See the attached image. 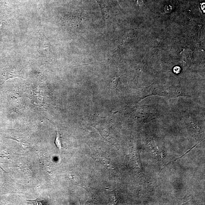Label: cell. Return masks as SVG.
I'll use <instances>...</instances> for the list:
<instances>
[{
    "mask_svg": "<svg viewBox=\"0 0 205 205\" xmlns=\"http://www.w3.org/2000/svg\"><path fill=\"white\" fill-rule=\"evenodd\" d=\"M172 7L169 5H166L165 8H164V10L166 13H170L172 11Z\"/></svg>",
    "mask_w": 205,
    "mask_h": 205,
    "instance_id": "5b68a950",
    "label": "cell"
},
{
    "mask_svg": "<svg viewBox=\"0 0 205 205\" xmlns=\"http://www.w3.org/2000/svg\"><path fill=\"white\" fill-rule=\"evenodd\" d=\"M180 70H181V69H180V67H174V72L176 73V74L179 73L180 72Z\"/></svg>",
    "mask_w": 205,
    "mask_h": 205,
    "instance_id": "52a82bcc",
    "label": "cell"
},
{
    "mask_svg": "<svg viewBox=\"0 0 205 205\" xmlns=\"http://www.w3.org/2000/svg\"><path fill=\"white\" fill-rule=\"evenodd\" d=\"M54 143L56 144L57 147L60 150H61L62 147V141L59 134L58 133V131H57V136L55 141Z\"/></svg>",
    "mask_w": 205,
    "mask_h": 205,
    "instance_id": "7a4b0ae2",
    "label": "cell"
},
{
    "mask_svg": "<svg viewBox=\"0 0 205 205\" xmlns=\"http://www.w3.org/2000/svg\"><path fill=\"white\" fill-rule=\"evenodd\" d=\"M144 96L151 95H157L167 97H174L182 95L181 92L174 87L168 86H162L157 85H151L148 87L145 88Z\"/></svg>",
    "mask_w": 205,
    "mask_h": 205,
    "instance_id": "6da1fadb",
    "label": "cell"
},
{
    "mask_svg": "<svg viewBox=\"0 0 205 205\" xmlns=\"http://www.w3.org/2000/svg\"><path fill=\"white\" fill-rule=\"evenodd\" d=\"M2 27V24L1 23V24H0V30H1V29Z\"/></svg>",
    "mask_w": 205,
    "mask_h": 205,
    "instance_id": "ba28073f",
    "label": "cell"
},
{
    "mask_svg": "<svg viewBox=\"0 0 205 205\" xmlns=\"http://www.w3.org/2000/svg\"><path fill=\"white\" fill-rule=\"evenodd\" d=\"M34 205H45L47 203V201L43 198H38L35 200H28Z\"/></svg>",
    "mask_w": 205,
    "mask_h": 205,
    "instance_id": "3957f363",
    "label": "cell"
},
{
    "mask_svg": "<svg viewBox=\"0 0 205 205\" xmlns=\"http://www.w3.org/2000/svg\"><path fill=\"white\" fill-rule=\"evenodd\" d=\"M135 1H136V4L139 6H141L143 4V0H135Z\"/></svg>",
    "mask_w": 205,
    "mask_h": 205,
    "instance_id": "8992f818",
    "label": "cell"
},
{
    "mask_svg": "<svg viewBox=\"0 0 205 205\" xmlns=\"http://www.w3.org/2000/svg\"><path fill=\"white\" fill-rule=\"evenodd\" d=\"M99 3L101 8V12H102L105 8H106V0H96Z\"/></svg>",
    "mask_w": 205,
    "mask_h": 205,
    "instance_id": "277c9868",
    "label": "cell"
}]
</instances>
